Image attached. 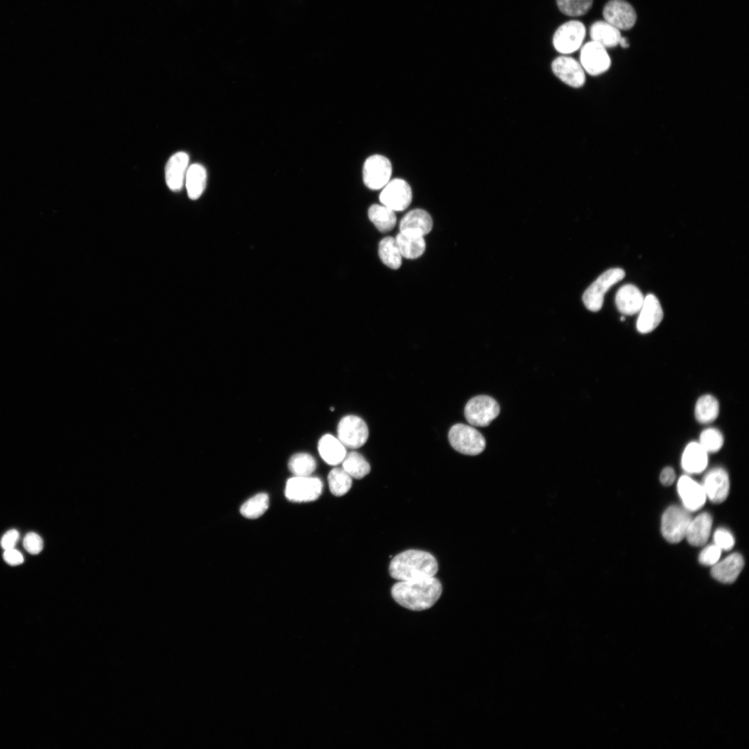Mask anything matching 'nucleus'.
<instances>
[{"instance_id":"nucleus-13","label":"nucleus","mask_w":749,"mask_h":749,"mask_svg":"<svg viewBox=\"0 0 749 749\" xmlns=\"http://www.w3.org/2000/svg\"><path fill=\"white\" fill-rule=\"evenodd\" d=\"M604 20L619 29L628 30L634 26L637 14L632 6L625 0H610L603 10Z\"/></svg>"},{"instance_id":"nucleus-2","label":"nucleus","mask_w":749,"mask_h":749,"mask_svg":"<svg viewBox=\"0 0 749 749\" xmlns=\"http://www.w3.org/2000/svg\"><path fill=\"white\" fill-rule=\"evenodd\" d=\"M438 562L431 553L415 549L403 551L391 560L390 576L399 581L433 577L438 571Z\"/></svg>"},{"instance_id":"nucleus-14","label":"nucleus","mask_w":749,"mask_h":749,"mask_svg":"<svg viewBox=\"0 0 749 749\" xmlns=\"http://www.w3.org/2000/svg\"><path fill=\"white\" fill-rule=\"evenodd\" d=\"M553 74L567 85L578 88L585 83V71L574 58L562 55L556 58L551 63Z\"/></svg>"},{"instance_id":"nucleus-4","label":"nucleus","mask_w":749,"mask_h":749,"mask_svg":"<svg viewBox=\"0 0 749 749\" xmlns=\"http://www.w3.org/2000/svg\"><path fill=\"white\" fill-rule=\"evenodd\" d=\"M624 276V270L619 268H610L603 273L583 294V301L587 309L592 311H599L603 306L605 293Z\"/></svg>"},{"instance_id":"nucleus-43","label":"nucleus","mask_w":749,"mask_h":749,"mask_svg":"<svg viewBox=\"0 0 749 749\" xmlns=\"http://www.w3.org/2000/svg\"><path fill=\"white\" fill-rule=\"evenodd\" d=\"M619 45H620V46H621L622 48H624V49H626V48H628V47L629 46V43H628V40H627V38H626V37H623V36H621V39H620V40H619Z\"/></svg>"},{"instance_id":"nucleus-16","label":"nucleus","mask_w":749,"mask_h":749,"mask_svg":"<svg viewBox=\"0 0 749 749\" xmlns=\"http://www.w3.org/2000/svg\"><path fill=\"white\" fill-rule=\"evenodd\" d=\"M637 321V329L642 334L654 330L663 318V311L657 298L653 294L647 295L639 310Z\"/></svg>"},{"instance_id":"nucleus-12","label":"nucleus","mask_w":749,"mask_h":749,"mask_svg":"<svg viewBox=\"0 0 749 749\" xmlns=\"http://www.w3.org/2000/svg\"><path fill=\"white\" fill-rule=\"evenodd\" d=\"M379 200L382 205L394 212L403 211L411 203V188L404 180L393 179L383 187L379 195Z\"/></svg>"},{"instance_id":"nucleus-18","label":"nucleus","mask_w":749,"mask_h":749,"mask_svg":"<svg viewBox=\"0 0 749 749\" xmlns=\"http://www.w3.org/2000/svg\"><path fill=\"white\" fill-rule=\"evenodd\" d=\"M678 491L687 510H697L705 502L706 494L703 485L687 475H683L679 479Z\"/></svg>"},{"instance_id":"nucleus-33","label":"nucleus","mask_w":749,"mask_h":749,"mask_svg":"<svg viewBox=\"0 0 749 749\" xmlns=\"http://www.w3.org/2000/svg\"><path fill=\"white\" fill-rule=\"evenodd\" d=\"M289 469L294 476H311L316 467L315 458L307 453L293 454L289 460Z\"/></svg>"},{"instance_id":"nucleus-22","label":"nucleus","mask_w":749,"mask_h":749,"mask_svg":"<svg viewBox=\"0 0 749 749\" xmlns=\"http://www.w3.org/2000/svg\"><path fill=\"white\" fill-rule=\"evenodd\" d=\"M707 454L699 442L689 443L682 453V467L690 474L703 472L707 465Z\"/></svg>"},{"instance_id":"nucleus-6","label":"nucleus","mask_w":749,"mask_h":749,"mask_svg":"<svg viewBox=\"0 0 749 749\" xmlns=\"http://www.w3.org/2000/svg\"><path fill=\"white\" fill-rule=\"evenodd\" d=\"M585 34L586 28L581 21H567L556 31L553 37V46L560 53L570 54L581 46Z\"/></svg>"},{"instance_id":"nucleus-5","label":"nucleus","mask_w":749,"mask_h":749,"mask_svg":"<svg viewBox=\"0 0 749 749\" xmlns=\"http://www.w3.org/2000/svg\"><path fill=\"white\" fill-rule=\"evenodd\" d=\"M500 413L499 404L488 395H478L470 399L465 406L467 421L475 427H486Z\"/></svg>"},{"instance_id":"nucleus-3","label":"nucleus","mask_w":749,"mask_h":749,"mask_svg":"<svg viewBox=\"0 0 749 749\" xmlns=\"http://www.w3.org/2000/svg\"><path fill=\"white\" fill-rule=\"evenodd\" d=\"M448 438L455 450L465 455H478L485 447L484 437L472 425L461 423L453 425L449 429Z\"/></svg>"},{"instance_id":"nucleus-19","label":"nucleus","mask_w":749,"mask_h":749,"mask_svg":"<svg viewBox=\"0 0 749 749\" xmlns=\"http://www.w3.org/2000/svg\"><path fill=\"white\" fill-rule=\"evenodd\" d=\"M433 227L431 215L422 209H415L407 212L399 223V232L411 235L424 236Z\"/></svg>"},{"instance_id":"nucleus-36","label":"nucleus","mask_w":749,"mask_h":749,"mask_svg":"<svg viewBox=\"0 0 749 749\" xmlns=\"http://www.w3.org/2000/svg\"><path fill=\"white\" fill-rule=\"evenodd\" d=\"M698 442L707 453H714L722 447L723 436L718 429L709 428L702 431Z\"/></svg>"},{"instance_id":"nucleus-32","label":"nucleus","mask_w":749,"mask_h":749,"mask_svg":"<svg viewBox=\"0 0 749 749\" xmlns=\"http://www.w3.org/2000/svg\"><path fill=\"white\" fill-rule=\"evenodd\" d=\"M269 497L266 493H259L247 500L241 507V514L248 519H257L268 508Z\"/></svg>"},{"instance_id":"nucleus-11","label":"nucleus","mask_w":749,"mask_h":749,"mask_svg":"<svg viewBox=\"0 0 749 749\" xmlns=\"http://www.w3.org/2000/svg\"><path fill=\"white\" fill-rule=\"evenodd\" d=\"M580 63L585 72L599 76L610 69L611 59L606 48L591 40L581 48Z\"/></svg>"},{"instance_id":"nucleus-38","label":"nucleus","mask_w":749,"mask_h":749,"mask_svg":"<svg viewBox=\"0 0 749 749\" xmlns=\"http://www.w3.org/2000/svg\"><path fill=\"white\" fill-rule=\"evenodd\" d=\"M24 547L31 554H38L43 549L44 543L42 537L33 532L28 533L24 537L23 542Z\"/></svg>"},{"instance_id":"nucleus-25","label":"nucleus","mask_w":749,"mask_h":749,"mask_svg":"<svg viewBox=\"0 0 749 749\" xmlns=\"http://www.w3.org/2000/svg\"><path fill=\"white\" fill-rule=\"evenodd\" d=\"M589 35L592 41L605 48H612L619 45L621 37L620 31L605 20L593 23L589 29Z\"/></svg>"},{"instance_id":"nucleus-27","label":"nucleus","mask_w":749,"mask_h":749,"mask_svg":"<svg viewBox=\"0 0 749 749\" xmlns=\"http://www.w3.org/2000/svg\"><path fill=\"white\" fill-rule=\"evenodd\" d=\"M397 245L402 257L414 259L424 252L426 243L424 236H414L400 232L397 235Z\"/></svg>"},{"instance_id":"nucleus-23","label":"nucleus","mask_w":749,"mask_h":749,"mask_svg":"<svg viewBox=\"0 0 749 749\" xmlns=\"http://www.w3.org/2000/svg\"><path fill=\"white\" fill-rule=\"evenodd\" d=\"M318 448L321 458L331 465L341 463L347 454L343 444L331 434H325L320 438Z\"/></svg>"},{"instance_id":"nucleus-8","label":"nucleus","mask_w":749,"mask_h":749,"mask_svg":"<svg viewBox=\"0 0 749 749\" xmlns=\"http://www.w3.org/2000/svg\"><path fill=\"white\" fill-rule=\"evenodd\" d=\"M691 520L687 509L672 506L664 513L662 518V533L669 542L677 543L685 537Z\"/></svg>"},{"instance_id":"nucleus-10","label":"nucleus","mask_w":749,"mask_h":749,"mask_svg":"<svg viewBox=\"0 0 749 749\" xmlns=\"http://www.w3.org/2000/svg\"><path fill=\"white\" fill-rule=\"evenodd\" d=\"M392 174L390 160L381 155H374L365 161L363 166L364 184L370 189L383 188L389 181Z\"/></svg>"},{"instance_id":"nucleus-39","label":"nucleus","mask_w":749,"mask_h":749,"mask_svg":"<svg viewBox=\"0 0 749 749\" xmlns=\"http://www.w3.org/2000/svg\"><path fill=\"white\" fill-rule=\"evenodd\" d=\"M721 549L717 546L711 545L705 548L699 556V562L705 565H714L721 556Z\"/></svg>"},{"instance_id":"nucleus-7","label":"nucleus","mask_w":749,"mask_h":749,"mask_svg":"<svg viewBox=\"0 0 749 749\" xmlns=\"http://www.w3.org/2000/svg\"><path fill=\"white\" fill-rule=\"evenodd\" d=\"M322 491V482L319 478L294 476L286 483L285 496L293 502H310L317 499Z\"/></svg>"},{"instance_id":"nucleus-35","label":"nucleus","mask_w":749,"mask_h":749,"mask_svg":"<svg viewBox=\"0 0 749 749\" xmlns=\"http://www.w3.org/2000/svg\"><path fill=\"white\" fill-rule=\"evenodd\" d=\"M557 6L563 14L570 17L585 15L591 8L593 0H556Z\"/></svg>"},{"instance_id":"nucleus-31","label":"nucleus","mask_w":749,"mask_h":749,"mask_svg":"<svg viewBox=\"0 0 749 749\" xmlns=\"http://www.w3.org/2000/svg\"><path fill=\"white\" fill-rule=\"evenodd\" d=\"M343 469L352 478L361 479L367 475L370 466L359 453L352 451L347 453L342 461Z\"/></svg>"},{"instance_id":"nucleus-29","label":"nucleus","mask_w":749,"mask_h":749,"mask_svg":"<svg viewBox=\"0 0 749 749\" xmlns=\"http://www.w3.org/2000/svg\"><path fill=\"white\" fill-rule=\"evenodd\" d=\"M378 254L381 261L386 266L392 269H397L401 266L402 256L395 238L386 236L382 239L379 243Z\"/></svg>"},{"instance_id":"nucleus-37","label":"nucleus","mask_w":749,"mask_h":749,"mask_svg":"<svg viewBox=\"0 0 749 749\" xmlns=\"http://www.w3.org/2000/svg\"><path fill=\"white\" fill-rule=\"evenodd\" d=\"M714 541L716 546L721 550H730L734 544V539L732 533L725 528L717 529L714 534Z\"/></svg>"},{"instance_id":"nucleus-17","label":"nucleus","mask_w":749,"mask_h":749,"mask_svg":"<svg viewBox=\"0 0 749 749\" xmlns=\"http://www.w3.org/2000/svg\"><path fill=\"white\" fill-rule=\"evenodd\" d=\"M189 162V157L183 151L173 154L169 159L165 168V179L171 191H178L182 189L185 182Z\"/></svg>"},{"instance_id":"nucleus-9","label":"nucleus","mask_w":749,"mask_h":749,"mask_svg":"<svg viewBox=\"0 0 749 749\" xmlns=\"http://www.w3.org/2000/svg\"><path fill=\"white\" fill-rule=\"evenodd\" d=\"M368 434L366 423L359 416L346 415L338 422L337 438L345 447L350 449L361 447L366 442Z\"/></svg>"},{"instance_id":"nucleus-20","label":"nucleus","mask_w":749,"mask_h":749,"mask_svg":"<svg viewBox=\"0 0 749 749\" xmlns=\"http://www.w3.org/2000/svg\"><path fill=\"white\" fill-rule=\"evenodd\" d=\"M644 297L640 290L632 284H625L617 292L615 302L617 309L623 314L632 315L642 308Z\"/></svg>"},{"instance_id":"nucleus-41","label":"nucleus","mask_w":749,"mask_h":749,"mask_svg":"<svg viewBox=\"0 0 749 749\" xmlns=\"http://www.w3.org/2000/svg\"><path fill=\"white\" fill-rule=\"evenodd\" d=\"M3 557L4 560L10 565H18L24 562L22 554L15 548L6 549Z\"/></svg>"},{"instance_id":"nucleus-34","label":"nucleus","mask_w":749,"mask_h":749,"mask_svg":"<svg viewBox=\"0 0 749 749\" xmlns=\"http://www.w3.org/2000/svg\"><path fill=\"white\" fill-rule=\"evenodd\" d=\"M352 477L343 469L335 467L328 474L329 490L335 496L346 494L352 486Z\"/></svg>"},{"instance_id":"nucleus-42","label":"nucleus","mask_w":749,"mask_h":749,"mask_svg":"<svg viewBox=\"0 0 749 749\" xmlns=\"http://www.w3.org/2000/svg\"><path fill=\"white\" fill-rule=\"evenodd\" d=\"M675 479V474L673 468L670 467H665L661 472L660 479L661 483L664 485H671Z\"/></svg>"},{"instance_id":"nucleus-1","label":"nucleus","mask_w":749,"mask_h":749,"mask_svg":"<svg viewBox=\"0 0 749 749\" xmlns=\"http://www.w3.org/2000/svg\"><path fill=\"white\" fill-rule=\"evenodd\" d=\"M441 593L442 585L434 576L399 581L391 589L397 603L407 609L417 611L433 606Z\"/></svg>"},{"instance_id":"nucleus-30","label":"nucleus","mask_w":749,"mask_h":749,"mask_svg":"<svg viewBox=\"0 0 749 749\" xmlns=\"http://www.w3.org/2000/svg\"><path fill=\"white\" fill-rule=\"evenodd\" d=\"M719 413L718 400L711 395H704L698 398L695 406V417L698 422L707 424L715 420Z\"/></svg>"},{"instance_id":"nucleus-28","label":"nucleus","mask_w":749,"mask_h":749,"mask_svg":"<svg viewBox=\"0 0 749 749\" xmlns=\"http://www.w3.org/2000/svg\"><path fill=\"white\" fill-rule=\"evenodd\" d=\"M368 218L381 232H387L394 228L397 218L395 212L384 205L374 204L368 211Z\"/></svg>"},{"instance_id":"nucleus-26","label":"nucleus","mask_w":749,"mask_h":749,"mask_svg":"<svg viewBox=\"0 0 749 749\" xmlns=\"http://www.w3.org/2000/svg\"><path fill=\"white\" fill-rule=\"evenodd\" d=\"M206 182L207 172L201 164H193L189 166L184 182L188 196L191 200L200 197L206 187Z\"/></svg>"},{"instance_id":"nucleus-24","label":"nucleus","mask_w":749,"mask_h":749,"mask_svg":"<svg viewBox=\"0 0 749 749\" xmlns=\"http://www.w3.org/2000/svg\"><path fill=\"white\" fill-rule=\"evenodd\" d=\"M712 525L709 514L703 513L691 520L685 537L694 546H702L707 541Z\"/></svg>"},{"instance_id":"nucleus-21","label":"nucleus","mask_w":749,"mask_h":749,"mask_svg":"<svg viewBox=\"0 0 749 749\" xmlns=\"http://www.w3.org/2000/svg\"><path fill=\"white\" fill-rule=\"evenodd\" d=\"M743 565L744 561L741 555L734 553L714 564L711 573L717 580L724 583H732L737 578Z\"/></svg>"},{"instance_id":"nucleus-40","label":"nucleus","mask_w":749,"mask_h":749,"mask_svg":"<svg viewBox=\"0 0 749 749\" xmlns=\"http://www.w3.org/2000/svg\"><path fill=\"white\" fill-rule=\"evenodd\" d=\"M19 538V532L15 529H11L5 533L1 537V546L4 550L14 548Z\"/></svg>"},{"instance_id":"nucleus-15","label":"nucleus","mask_w":749,"mask_h":749,"mask_svg":"<svg viewBox=\"0 0 749 749\" xmlns=\"http://www.w3.org/2000/svg\"><path fill=\"white\" fill-rule=\"evenodd\" d=\"M703 488L706 497L712 502L719 503L728 497L730 490V481L728 473L721 467L709 470L705 476Z\"/></svg>"}]
</instances>
